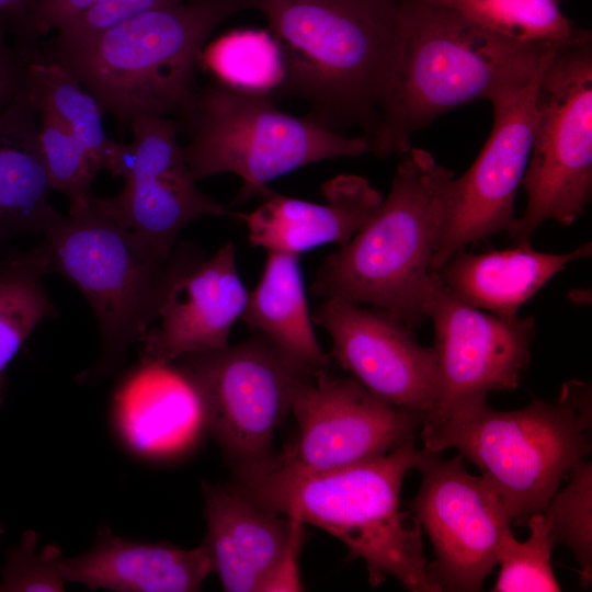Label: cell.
<instances>
[{
  "mask_svg": "<svg viewBox=\"0 0 592 592\" xmlns=\"http://www.w3.org/2000/svg\"><path fill=\"white\" fill-rule=\"evenodd\" d=\"M284 351L316 368H328L308 308L298 254L269 250L260 281L239 318Z\"/></svg>",
  "mask_w": 592,
  "mask_h": 592,
  "instance_id": "603a6c76",
  "label": "cell"
},
{
  "mask_svg": "<svg viewBox=\"0 0 592 592\" xmlns=\"http://www.w3.org/2000/svg\"><path fill=\"white\" fill-rule=\"evenodd\" d=\"M244 0H190L139 12L93 36L52 39L37 49L66 67L103 112L190 119L196 72L214 30L246 10Z\"/></svg>",
  "mask_w": 592,
  "mask_h": 592,
  "instance_id": "277c9868",
  "label": "cell"
},
{
  "mask_svg": "<svg viewBox=\"0 0 592 592\" xmlns=\"http://www.w3.org/2000/svg\"><path fill=\"white\" fill-rule=\"evenodd\" d=\"M39 118L26 90L0 111V242L47 234L62 218L50 203Z\"/></svg>",
  "mask_w": 592,
  "mask_h": 592,
  "instance_id": "7402d4cb",
  "label": "cell"
},
{
  "mask_svg": "<svg viewBox=\"0 0 592 592\" xmlns=\"http://www.w3.org/2000/svg\"><path fill=\"white\" fill-rule=\"evenodd\" d=\"M4 525L0 522V542H1V538H2V535L4 534Z\"/></svg>",
  "mask_w": 592,
  "mask_h": 592,
  "instance_id": "d590c367",
  "label": "cell"
},
{
  "mask_svg": "<svg viewBox=\"0 0 592 592\" xmlns=\"http://www.w3.org/2000/svg\"><path fill=\"white\" fill-rule=\"evenodd\" d=\"M60 569L66 582L117 592L198 591L214 572L203 542L196 548L183 549L124 539L109 528L99 532L86 553L62 559Z\"/></svg>",
  "mask_w": 592,
  "mask_h": 592,
  "instance_id": "ffe728a7",
  "label": "cell"
},
{
  "mask_svg": "<svg viewBox=\"0 0 592 592\" xmlns=\"http://www.w3.org/2000/svg\"><path fill=\"white\" fill-rule=\"evenodd\" d=\"M7 23H0V111L26 90V71L31 47L8 41Z\"/></svg>",
  "mask_w": 592,
  "mask_h": 592,
  "instance_id": "d6a6232c",
  "label": "cell"
},
{
  "mask_svg": "<svg viewBox=\"0 0 592 592\" xmlns=\"http://www.w3.org/2000/svg\"><path fill=\"white\" fill-rule=\"evenodd\" d=\"M568 482L559 488L542 511L555 544L573 554L582 587L592 580V465L582 459L569 471Z\"/></svg>",
  "mask_w": 592,
  "mask_h": 592,
  "instance_id": "f1b7e54d",
  "label": "cell"
},
{
  "mask_svg": "<svg viewBox=\"0 0 592 592\" xmlns=\"http://www.w3.org/2000/svg\"><path fill=\"white\" fill-rule=\"evenodd\" d=\"M186 125L185 162L197 182L234 173L241 186L232 205L273 191L267 183L298 168L371 151L365 136L348 137L309 117L280 111L271 94L214 80L197 92Z\"/></svg>",
  "mask_w": 592,
  "mask_h": 592,
  "instance_id": "ba28073f",
  "label": "cell"
},
{
  "mask_svg": "<svg viewBox=\"0 0 592 592\" xmlns=\"http://www.w3.org/2000/svg\"><path fill=\"white\" fill-rule=\"evenodd\" d=\"M311 319L332 340L330 357L374 397L424 418L432 411L434 352L417 342L412 328L382 309L333 298L323 299Z\"/></svg>",
  "mask_w": 592,
  "mask_h": 592,
  "instance_id": "2e32d148",
  "label": "cell"
},
{
  "mask_svg": "<svg viewBox=\"0 0 592 592\" xmlns=\"http://www.w3.org/2000/svg\"><path fill=\"white\" fill-rule=\"evenodd\" d=\"M174 368L192 389L205 426L232 469L271 458L274 433L297 388L319 369L265 335L184 354Z\"/></svg>",
  "mask_w": 592,
  "mask_h": 592,
  "instance_id": "30bf717a",
  "label": "cell"
},
{
  "mask_svg": "<svg viewBox=\"0 0 592 592\" xmlns=\"http://www.w3.org/2000/svg\"><path fill=\"white\" fill-rule=\"evenodd\" d=\"M276 41L283 80L276 94L297 98L309 117L371 139L399 61L400 0H244Z\"/></svg>",
  "mask_w": 592,
  "mask_h": 592,
  "instance_id": "6da1fadb",
  "label": "cell"
},
{
  "mask_svg": "<svg viewBox=\"0 0 592 592\" xmlns=\"http://www.w3.org/2000/svg\"><path fill=\"white\" fill-rule=\"evenodd\" d=\"M62 559L57 545L38 548V535L32 530L25 531L20 542L7 551L0 592L65 591Z\"/></svg>",
  "mask_w": 592,
  "mask_h": 592,
  "instance_id": "1f68e13d",
  "label": "cell"
},
{
  "mask_svg": "<svg viewBox=\"0 0 592 592\" xmlns=\"http://www.w3.org/2000/svg\"><path fill=\"white\" fill-rule=\"evenodd\" d=\"M26 93L37 114L55 118L88 150L100 170L114 173L124 144L106 136L101 105L66 67L33 47Z\"/></svg>",
  "mask_w": 592,
  "mask_h": 592,
  "instance_id": "cb8c5ba5",
  "label": "cell"
},
{
  "mask_svg": "<svg viewBox=\"0 0 592 592\" xmlns=\"http://www.w3.org/2000/svg\"><path fill=\"white\" fill-rule=\"evenodd\" d=\"M582 30L556 48L539 80L536 121L522 181L527 202L506 231L527 243L546 220L569 226L592 196V41Z\"/></svg>",
  "mask_w": 592,
  "mask_h": 592,
  "instance_id": "9c48e42d",
  "label": "cell"
},
{
  "mask_svg": "<svg viewBox=\"0 0 592 592\" xmlns=\"http://www.w3.org/2000/svg\"><path fill=\"white\" fill-rule=\"evenodd\" d=\"M291 519L292 530L287 545L261 592H297L304 590L299 577L298 557L305 537V523L294 517Z\"/></svg>",
  "mask_w": 592,
  "mask_h": 592,
  "instance_id": "836d02e7",
  "label": "cell"
},
{
  "mask_svg": "<svg viewBox=\"0 0 592 592\" xmlns=\"http://www.w3.org/2000/svg\"><path fill=\"white\" fill-rule=\"evenodd\" d=\"M325 203L272 192L250 213H235L251 246L300 254L328 243L349 242L371 219L383 195L363 177L340 174L321 186Z\"/></svg>",
  "mask_w": 592,
  "mask_h": 592,
  "instance_id": "ac0fdd59",
  "label": "cell"
},
{
  "mask_svg": "<svg viewBox=\"0 0 592 592\" xmlns=\"http://www.w3.org/2000/svg\"><path fill=\"white\" fill-rule=\"evenodd\" d=\"M415 437L391 452L326 471L274 459L234 468L230 489L258 505L320 527L366 566L372 587L389 577L411 592H437L426 571L422 528L400 510L405 477L415 468Z\"/></svg>",
  "mask_w": 592,
  "mask_h": 592,
  "instance_id": "7a4b0ae2",
  "label": "cell"
},
{
  "mask_svg": "<svg viewBox=\"0 0 592 592\" xmlns=\"http://www.w3.org/2000/svg\"><path fill=\"white\" fill-rule=\"evenodd\" d=\"M190 0H38L30 10L23 37L55 31L54 39L75 42L93 36L145 10Z\"/></svg>",
  "mask_w": 592,
  "mask_h": 592,
  "instance_id": "83f0119b",
  "label": "cell"
},
{
  "mask_svg": "<svg viewBox=\"0 0 592 592\" xmlns=\"http://www.w3.org/2000/svg\"><path fill=\"white\" fill-rule=\"evenodd\" d=\"M48 272L38 246L0 264V407L4 398V373L25 340L57 309L43 285Z\"/></svg>",
  "mask_w": 592,
  "mask_h": 592,
  "instance_id": "d4e9b609",
  "label": "cell"
},
{
  "mask_svg": "<svg viewBox=\"0 0 592 592\" xmlns=\"http://www.w3.org/2000/svg\"><path fill=\"white\" fill-rule=\"evenodd\" d=\"M298 433L274 459L288 468L326 471L385 455L415 437L424 415L391 407L353 377L319 369L296 390L291 406Z\"/></svg>",
  "mask_w": 592,
  "mask_h": 592,
  "instance_id": "4fadbf2b",
  "label": "cell"
},
{
  "mask_svg": "<svg viewBox=\"0 0 592 592\" xmlns=\"http://www.w3.org/2000/svg\"><path fill=\"white\" fill-rule=\"evenodd\" d=\"M591 254V242L563 254L537 251L530 242L481 254L462 249L435 275L464 304L509 317L568 263Z\"/></svg>",
  "mask_w": 592,
  "mask_h": 592,
  "instance_id": "44dd1931",
  "label": "cell"
},
{
  "mask_svg": "<svg viewBox=\"0 0 592 592\" xmlns=\"http://www.w3.org/2000/svg\"><path fill=\"white\" fill-rule=\"evenodd\" d=\"M207 533L203 540L228 592H261L289 538L292 519L235 490L202 483Z\"/></svg>",
  "mask_w": 592,
  "mask_h": 592,
  "instance_id": "d6986e66",
  "label": "cell"
},
{
  "mask_svg": "<svg viewBox=\"0 0 592 592\" xmlns=\"http://www.w3.org/2000/svg\"><path fill=\"white\" fill-rule=\"evenodd\" d=\"M426 317L434 326L436 391L422 425L485 401L491 391L519 387L531 362L532 317L486 314L455 298L439 278L426 303Z\"/></svg>",
  "mask_w": 592,
  "mask_h": 592,
  "instance_id": "7c38bea8",
  "label": "cell"
},
{
  "mask_svg": "<svg viewBox=\"0 0 592 592\" xmlns=\"http://www.w3.org/2000/svg\"><path fill=\"white\" fill-rule=\"evenodd\" d=\"M38 0H0V23H12L22 30L32 7Z\"/></svg>",
  "mask_w": 592,
  "mask_h": 592,
  "instance_id": "e575fe53",
  "label": "cell"
},
{
  "mask_svg": "<svg viewBox=\"0 0 592 592\" xmlns=\"http://www.w3.org/2000/svg\"><path fill=\"white\" fill-rule=\"evenodd\" d=\"M38 247L48 271L80 289L99 325L100 355L77 376L82 384H96L121 366L177 283L205 259L201 247L189 241L162 251L100 214L91 202L64 216Z\"/></svg>",
  "mask_w": 592,
  "mask_h": 592,
  "instance_id": "8992f818",
  "label": "cell"
},
{
  "mask_svg": "<svg viewBox=\"0 0 592 592\" xmlns=\"http://www.w3.org/2000/svg\"><path fill=\"white\" fill-rule=\"evenodd\" d=\"M236 246L228 241L185 274L141 338V361L171 363L193 352L228 345L231 327L247 305Z\"/></svg>",
  "mask_w": 592,
  "mask_h": 592,
  "instance_id": "e0dca14e",
  "label": "cell"
},
{
  "mask_svg": "<svg viewBox=\"0 0 592 592\" xmlns=\"http://www.w3.org/2000/svg\"><path fill=\"white\" fill-rule=\"evenodd\" d=\"M415 468L421 483L408 506L433 545L430 580L437 591H480L502 538L512 533L506 509L480 475L467 470L459 453L444 459L422 448Z\"/></svg>",
  "mask_w": 592,
  "mask_h": 592,
  "instance_id": "8fae6325",
  "label": "cell"
},
{
  "mask_svg": "<svg viewBox=\"0 0 592 592\" xmlns=\"http://www.w3.org/2000/svg\"><path fill=\"white\" fill-rule=\"evenodd\" d=\"M455 173L431 152L402 155L390 191L354 235L328 255L311 285L317 298L369 304L414 328L437 282L431 261L449 215Z\"/></svg>",
  "mask_w": 592,
  "mask_h": 592,
  "instance_id": "5b68a950",
  "label": "cell"
},
{
  "mask_svg": "<svg viewBox=\"0 0 592 592\" xmlns=\"http://www.w3.org/2000/svg\"><path fill=\"white\" fill-rule=\"evenodd\" d=\"M481 29L520 43L560 46L582 29L562 13L559 0H435Z\"/></svg>",
  "mask_w": 592,
  "mask_h": 592,
  "instance_id": "484cf974",
  "label": "cell"
},
{
  "mask_svg": "<svg viewBox=\"0 0 592 592\" xmlns=\"http://www.w3.org/2000/svg\"><path fill=\"white\" fill-rule=\"evenodd\" d=\"M525 526L530 537L520 542L513 533L506 534L498 553L499 574L494 592H557V582L551 566L555 542L543 512L531 515Z\"/></svg>",
  "mask_w": 592,
  "mask_h": 592,
  "instance_id": "f546056e",
  "label": "cell"
},
{
  "mask_svg": "<svg viewBox=\"0 0 592 592\" xmlns=\"http://www.w3.org/2000/svg\"><path fill=\"white\" fill-rule=\"evenodd\" d=\"M38 118L41 150L52 190L67 195L69 212L89 205L100 169L60 123L47 114H38Z\"/></svg>",
  "mask_w": 592,
  "mask_h": 592,
  "instance_id": "4dcf8cb0",
  "label": "cell"
},
{
  "mask_svg": "<svg viewBox=\"0 0 592 592\" xmlns=\"http://www.w3.org/2000/svg\"><path fill=\"white\" fill-rule=\"evenodd\" d=\"M591 426V384L572 379L556 401L533 398L522 409L500 411L485 400L423 424L419 435L423 449L441 454L455 448L476 465L512 523L525 526L590 454Z\"/></svg>",
  "mask_w": 592,
  "mask_h": 592,
  "instance_id": "52a82bcc",
  "label": "cell"
},
{
  "mask_svg": "<svg viewBox=\"0 0 592 592\" xmlns=\"http://www.w3.org/2000/svg\"><path fill=\"white\" fill-rule=\"evenodd\" d=\"M201 66L216 80L247 90L275 93L283 80V64L269 30H232L207 43Z\"/></svg>",
  "mask_w": 592,
  "mask_h": 592,
  "instance_id": "4316f807",
  "label": "cell"
},
{
  "mask_svg": "<svg viewBox=\"0 0 592 592\" xmlns=\"http://www.w3.org/2000/svg\"><path fill=\"white\" fill-rule=\"evenodd\" d=\"M129 124L133 141L124 144L113 174L124 179V187L113 197L91 198L100 214L166 252L191 221L234 215L197 187L178 141L175 119L143 116Z\"/></svg>",
  "mask_w": 592,
  "mask_h": 592,
  "instance_id": "5bb4252c",
  "label": "cell"
},
{
  "mask_svg": "<svg viewBox=\"0 0 592 592\" xmlns=\"http://www.w3.org/2000/svg\"><path fill=\"white\" fill-rule=\"evenodd\" d=\"M551 57L523 90L492 105L487 143L471 167L455 178L452 208L431 261L433 274L467 244L513 226L514 200L532 149L537 89Z\"/></svg>",
  "mask_w": 592,
  "mask_h": 592,
  "instance_id": "9a60e30c",
  "label": "cell"
},
{
  "mask_svg": "<svg viewBox=\"0 0 592 592\" xmlns=\"http://www.w3.org/2000/svg\"><path fill=\"white\" fill-rule=\"evenodd\" d=\"M400 20L399 61L371 139L379 158L403 155L415 132L459 105L515 95L558 47L493 34L435 0H400Z\"/></svg>",
  "mask_w": 592,
  "mask_h": 592,
  "instance_id": "3957f363",
  "label": "cell"
}]
</instances>
